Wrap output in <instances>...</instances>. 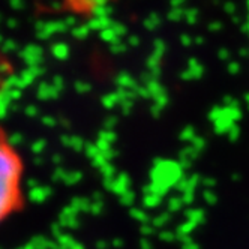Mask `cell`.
Masks as SVG:
<instances>
[{"mask_svg":"<svg viewBox=\"0 0 249 249\" xmlns=\"http://www.w3.org/2000/svg\"><path fill=\"white\" fill-rule=\"evenodd\" d=\"M24 159L0 126V224L24 209Z\"/></svg>","mask_w":249,"mask_h":249,"instance_id":"6da1fadb","label":"cell"},{"mask_svg":"<svg viewBox=\"0 0 249 249\" xmlns=\"http://www.w3.org/2000/svg\"><path fill=\"white\" fill-rule=\"evenodd\" d=\"M9 75H11V66L8 65L3 53H0V93L3 92L6 81L9 80Z\"/></svg>","mask_w":249,"mask_h":249,"instance_id":"7a4b0ae2","label":"cell"}]
</instances>
